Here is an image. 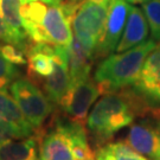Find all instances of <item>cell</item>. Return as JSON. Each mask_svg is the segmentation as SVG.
<instances>
[{"label": "cell", "instance_id": "obj_22", "mask_svg": "<svg viewBox=\"0 0 160 160\" xmlns=\"http://www.w3.org/2000/svg\"><path fill=\"white\" fill-rule=\"evenodd\" d=\"M0 50L6 59H8L11 63L16 65H26L28 64V57L25 51L17 48L12 44H0Z\"/></svg>", "mask_w": 160, "mask_h": 160}, {"label": "cell", "instance_id": "obj_7", "mask_svg": "<svg viewBox=\"0 0 160 160\" xmlns=\"http://www.w3.org/2000/svg\"><path fill=\"white\" fill-rule=\"evenodd\" d=\"M100 95H102V92L96 81L94 77H89L84 81L70 84L69 90L58 106L67 119L84 126L88 114L90 113L89 110Z\"/></svg>", "mask_w": 160, "mask_h": 160}, {"label": "cell", "instance_id": "obj_15", "mask_svg": "<svg viewBox=\"0 0 160 160\" xmlns=\"http://www.w3.org/2000/svg\"><path fill=\"white\" fill-rule=\"evenodd\" d=\"M39 142L36 135L12 139L0 145V160H39Z\"/></svg>", "mask_w": 160, "mask_h": 160}, {"label": "cell", "instance_id": "obj_9", "mask_svg": "<svg viewBox=\"0 0 160 160\" xmlns=\"http://www.w3.org/2000/svg\"><path fill=\"white\" fill-rule=\"evenodd\" d=\"M131 7L127 0H112L102 37L94 53L95 61L107 57L116 51L126 26Z\"/></svg>", "mask_w": 160, "mask_h": 160}, {"label": "cell", "instance_id": "obj_24", "mask_svg": "<svg viewBox=\"0 0 160 160\" xmlns=\"http://www.w3.org/2000/svg\"><path fill=\"white\" fill-rule=\"evenodd\" d=\"M40 1H43V2L46 4V5L55 6V5H59V4H62V1H63V0H40Z\"/></svg>", "mask_w": 160, "mask_h": 160}, {"label": "cell", "instance_id": "obj_12", "mask_svg": "<svg viewBox=\"0 0 160 160\" xmlns=\"http://www.w3.org/2000/svg\"><path fill=\"white\" fill-rule=\"evenodd\" d=\"M28 77L34 83H39L48 77L55 65V46L46 43H32L26 52Z\"/></svg>", "mask_w": 160, "mask_h": 160}, {"label": "cell", "instance_id": "obj_20", "mask_svg": "<svg viewBox=\"0 0 160 160\" xmlns=\"http://www.w3.org/2000/svg\"><path fill=\"white\" fill-rule=\"evenodd\" d=\"M142 11L148 23L152 39L160 42V0H148L143 2Z\"/></svg>", "mask_w": 160, "mask_h": 160}, {"label": "cell", "instance_id": "obj_23", "mask_svg": "<svg viewBox=\"0 0 160 160\" xmlns=\"http://www.w3.org/2000/svg\"><path fill=\"white\" fill-rule=\"evenodd\" d=\"M22 138H28V135L11 123L0 120V145L12 139H22Z\"/></svg>", "mask_w": 160, "mask_h": 160}, {"label": "cell", "instance_id": "obj_26", "mask_svg": "<svg viewBox=\"0 0 160 160\" xmlns=\"http://www.w3.org/2000/svg\"><path fill=\"white\" fill-rule=\"evenodd\" d=\"M128 2H132V4H143V2H146V1H148V0H127Z\"/></svg>", "mask_w": 160, "mask_h": 160}, {"label": "cell", "instance_id": "obj_18", "mask_svg": "<svg viewBox=\"0 0 160 160\" xmlns=\"http://www.w3.org/2000/svg\"><path fill=\"white\" fill-rule=\"evenodd\" d=\"M22 0H0V18L5 22L14 32L28 36L23 26L22 18Z\"/></svg>", "mask_w": 160, "mask_h": 160}, {"label": "cell", "instance_id": "obj_27", "mask_svg": "<svg viewBox=\"0 0 160 160\" xmlns=\"http://www.w3.org/2000/svg\"><path fill=\"white\" fill-rule=\"evenodd\" d=\"M153 160H160V147H159V149H158V152H157V154H155Z\"/></svg>", "mask_w": 160, "mask_h": 160}, {"label": "cell", "instance_id": "obj_21", "mask_svg": "<svg viewBox=\"0 0 160 160\" xmlns=\"http://www.w3.org/2000/svg\"><path fill=\"white\" fill-rule=\"evenodd\" d=\"M20 77V70L16 64L11 63L0 50V90H6L10 88L13 81Z\"/></svg>", "mask_w": 160, "mask_h": 160}, {"label": "cell", "instance_id": "obj_5", "mask_svg": "<svg viewBox=\"0 0 160 160\" xmlns=\"http://www.w3.org/2000/svg\"><path fill=\"white\" fill-rule=\"evenodd\" d=\"M110 2L112 0H84L76 8L71 20L75 37L92 55L102 37Z\"/></svg>", "mask_w": 160, "mask_h": 160}, {"label": "cell", "instance_id": "obj_13", "mask_svg": "<svg viewBox=\"0 0 160 160\" xmlns=\"http://www.w3.org/2000/svg\"><path fill=\"white\" fill-rule=\"evenodd\" d=\"M149 26L143 11L137 6H132L122 37L116 48V52L127 51L132 48L142 44L147 40Z\"/></svg>", "mask_w": 160, "mask_h": 160}, {"label": "cell", "instance_id": "obj_16", "mask_svg": "<svg viewBox=\"0 0 160 160\" xmlns=\"http://www.w3.org/2000/svg\"><path fill=\"white\" fill-rule=\"evenodd\" d=\"M0 120L13 125L23 131L28 137L36 135L34 128L22 113L14 98L10 96L6 90H0Z\"/></svg>", "mask_w": 160, "mask_h": 160}, {"label": "cell", "instance_id": "obj_25", "mask_svg": "<svg viewBox=\"0 0 160 160\" xmlns=\"http://www.w3.org/2000/svg\"><path fill=\"white\" fill-rule=\"evenodd\" d=\"M67 2H69L70 5L75 6V7H78V5H80L82 1H84V0H65Z\"/></svg>", "mask_w": 160, "mask_h": 160}, {"label": "cell", "instance_id": "obj_3", "mask_svg": "<svg viewBox=\"0 0 160 160\" xmlns=\"http://www.w3.org/2000/svg\"><path fill=\"white\" fill-rule=\"evenodd\" d=\"M155 45L154 39H147L127 51L112 53L103 58L94 72V80L102 94L120 92L134 86L146 58Z\"/></svg>", "mask_w": 160, "mask_h": 160}, {"label": "cell", "instance_id": "obj_1", "mask_svg": "<svg viewBox=\"0 0 160 160\" xmlns=\"http://www.w3.org/2000/svg\"><path fill=\"white\" fill-rule=\"evenodd\" d=\"M155 108L143 100L133 88L104 94L87 119V128L92 146L100 148L108 143L116 133L131 126L139 116L152 113Z\"/></svg>", "mask_w": 160, "mask_h": 160}, {"label": "cell", "instance_id": "obj_6", "mask_svg": "<svg viewBox=\"0 0 160 160\" xmlns=\"http://www.w3.org/2000/svg\"><path fill=\"white\" fill-rule=\"evenodd\" d=\"M12 97L34 128L36 133L44 128L45 121L53 113V103L45 92L34 84L29 77H18L10 86Z\"/></svg>", "mask_w": 160, "mask_h": 160}, {"label": "cell", "instance_id": "obj_2", "mask_svg": "<svg viewBox=\"0 0 160 160\" xmlns=\"http://www.w3.org/2000/svg\"><path fill=\"white\" fill-rule=\"evenodd\" d=\"M39 160H96L83 125L55 116L50 126L36 133Z\"/></svg>", "mask_w": 160, "mask_h": 160}, {"label": "cell", "instance_id": "obj_4", "mask_svg": "<svg viewBox=\"0 0 160 160\" xmlns=\"http://www.w3.org/2000/svg\"><path fill=\"white\" fill-rule=\"evenodd\" d=\"M22 18L24 30L33 43L68 46L72 42L71 19L61 4L46 6L38 0L24 4Z\"/></svg>", "mask_w": 160, "mask_h": 160}, {"label": "cell", "instance_id": "obj_29", "mask_svg": "<svg viewBox=\"0 0 160 160\" xmlns=\"http://www.w3.org/2000/svg\"><path fill=\"white\" fill-rule=\"evenodd\" d=\"M22 1H23V0H22Z\"/></svg>", "mask_w": 160, "mask_h": 160}, {"label": "cell", "instance_id": "obj_28", "mask_svg": "<svg viewBox=\"0 0 160 160\" xmlns=\"http://www.w3.org/2000/svg\"><path fill=\"white\" fill-rule=\"evenodd\" d=\"M32 1H36V0H23V4H29V2H32Z\"/></svg>", "mask_w": 160, "mask_h": 160}, {"label": "cell", "instance_id": "obj_14", "mask_svg": "<svg viewBox=\"0 0 160 160\" xmlns=\"http://www.w3.org/2000/svg\"><path fill=\"white\" fill-rule=\"evenodd\" d=\"M67 57L70 74V84L90 77L95 58L92 52L88 51L76 37L72 38V42L67 46Z\"/></svg>", "mask_w": 160, "mask_h": 160}, {"label": "cell", "instance_id": "obj_10", "mask_svg": "<svg viewBox=\"0 0 160 160\" xmlns=\"http://www.w3.org/2000/svg\"><path fill=\"white\" fill-rule=\"evenodd\" d=\"M133 89L151 106L160 108V42L147 56Z\"/></svg>", "mask_w": 160, "mask_h": 160}, {"label": "cell", "instance_id": "obj_19", "mask_svg": "<svg viewBox=\"0 0 160 160\" xmlns=\"http://www.w3.org/2000/svg\"><path fill=\"white\" fill-rule=\"evenodd\" d=\"M33 42L30 39L29 36H24L14 32L7 24L0 18V44H12L22 49L25 53L28 52L30 45Z\"/></svg>", "mask_w": 160, "mask_h": 160}, {"label": "cell", "instance_id": "obj_17", "mask_svg": "<svg viewBox=\"0 0 160 160\" xmlns=\"http://www.w3.org/2000/svg\"><path fill=\"white\" fill-rule=\"evenodd\" d=\"M96 160H148L127 142H108L96 149Z\"/></svg>", "mask_w": 160, "mask_h": 160}, {"label": "cell", "instance_id": "obj_8", "mask_svg": "<svg viewBox=\"0 0 160 160\" xmlns=\"http://www.w3.org/2000/svg\"><path fill=\"white\" fill-rule=\"evenodd\" d=\"M126 142L148 159H154L160 147V108L129 126Z\"/></svg>", "mask_w": 160, "mask_h": 160}, {"label": "cell", "instance_id": "obj_11", "mask_svg": "<svg viewBox=\"0 0 160 160\" xmlns=\"http://www.w3.org/2000/svg\"><path fill=\"white\" fill-rule=\"evenodd\" d=\"M42 89L50 98L52 103L59 104L64 95L70 88V74H69L67 46H55V65L52 72L43 78Z\"/></svg>", "mask_w": 160, "mask_h": 160}]
</instances>
